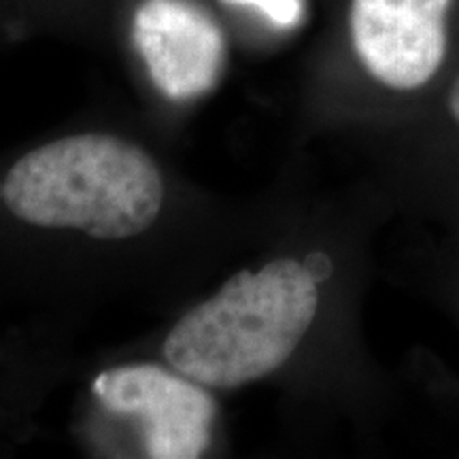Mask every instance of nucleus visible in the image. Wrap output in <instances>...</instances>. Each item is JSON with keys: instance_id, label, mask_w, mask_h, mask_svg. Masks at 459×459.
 <instances>
[{"instance_id": "0eeeda50", "label": "nucleus", "mask_w": 459, "mask_h": 459, "mask_svg": "<svg viewBox=\"0 0 459 459\" xmlns=\"http://www.w3.org/2000/svg\"><path fill=\"white\" fill-rule=\"evenodd\" d=\"M449 111L453 117H455V122L459 124V74L455 82H453L451 91H449Z\"/></svg>"}, {"instance_id": "f03ea898", "label": "nucleus", "mask_w": 459, "mask_h": 459, "mask_svg": "<svg viewBox=\"0 0 459 459\" xmlns=\"http://www.w3.org/2000/svg\"><path fill=\"white\" fill-rule=\"evenodd\" d=\"M3 203L30 226L124 240L156 223L164 183L141 147L108 134H77L17 160L4 177Z\"/></svg>"}, {"instance_id": "20e7f679", "label": "nucleus", "mask_w": 459, "mask_h": 459, "mask_svg": "<svg viewBox=\"0 0 459 459\" xmlns=\"http://www.w3.org/2000/svg\"><path fill=\"white\" fill-rule=\"evenodd\" d=\"M451 0H351L349 30L359 62L392 90L426 85L443 65Z\"/></svg>"}, {"instance_id": "f257e3e1", "label": "nucleus", "mask_w": 459, "mask_h": 459, "mask_svg": "<svg viewBox=\"0 0 459 459\" xmlns=\"http://www.w3.org/2000/svg\"><path fill=\"white\" fill-rule=\"evenodd\" d=\"M319 308L315 277L296 260L240 271L177 321L164 341L172 370L204 387L234 389L294 355Z\"/></svg>"}, {"instance_id": "39448f33", "label": "nucleus", "mask_w": 459, "mask_h": 459, "mask_svg": "<svg viewBox=\"0 0 459 459\" xmlns=\"http://www.w3.org/2000/svg\"><path fill=\"white\" fill-rule=\"evenodd\" d=\"M149 77L170 100H192L217 85L223 37L204 11L186 0H145L132 24Z\"/></svg>"}, {"instance_id": "7ed1b4c3", "label": "nucleus", "mask_w": 459, "mask_h": 459, "mask_svg": "<svg viewBox=\"0 0 459 459\" xmlns=\"http://www.w3.org/2000/svg\"><path fill=\"white\" fill-rule=\"evenodd\" d=\"M108 412L132 417L143 428L153 459H196L213 440L217 406L204 385L156 364L119 366L91 383Z\"/></svg>"}, {"instance_id": "423d86ee", "label": "nucleus", "mask_w": 459, "mask_h": 459, "mask_svg": "<svg viewBox=\"0 0 459 459\" xmlns=\"http://www.w3.org/2000/svg\"><path fill=\"white\" fill-rule=\"evenodd\" d=\"M234 3L254 4L279 26H294L302 15L300 0H234Z\"/></svg>"}]
</instances>
